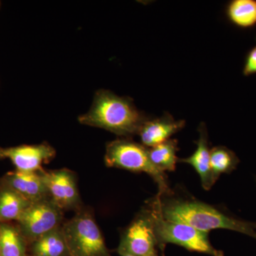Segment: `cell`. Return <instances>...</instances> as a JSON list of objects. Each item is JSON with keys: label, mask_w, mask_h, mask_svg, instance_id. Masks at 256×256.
Here are the masks:
<instances>
[{"label": "cell", "mask_w": 256, "mask_h": 256, "mask_svg": "<svg viewBox=\"0 0 256 256\" xmlns=\"http://www.w3.org/2000/svg\"><path fill=\"white\" fill-rule=\"evenodd\" d=\"M55 156L54 148L47 142L0 148V159L11 160L18 171H40L43 169L42 164L50 162Z\"/></svg>", "instance_id": "9"}, {"label": "cell", "mask_w": 256, "mask_h": 256, "mask_svg": "<svg viewBox=\"0 0 256 256\" xmlns=\"http://www.w3.org/2000/svg\"><path fill=\"white\" fill-rule=\"evenodd\" d=\"M227 15L230 21L236 26L252 28L256 24V1L234 0L228 5Z\"/></svg>", "instance_id": "18"}, {"label": "cell", "mask_w": 256, "mask_h": 256, "mask_svg": "<svg viewBox=\"0 0 256 256\" xmlns=\"http://www.w3.org/2000/svg\"><path fill=\"white\" fill-rule=\"evenodd\" d=\"M200 138L196 143V149L193 154L188 158L178 160L180 162L191 165L196 170L201 178L202 186L204 190H210L214 184L215 181L212 175L210 166V151L208 148V133L204 124L198 128Z\"/></svg>", "instance_id": "12"}, {"label": "cell", "mask_w": 256, "mask_h": 256, "mask_svg": "<svg viewBox=\"0 0 256 256\" xmlns=\"http://www.w3.org/2000/svg\"><path fill=\"white\" fill-rule=\"evenodd\" d=\"M154 201L165 220L188 224L206 233L214 229H228L256 240V222L238 220L225 214L201 202L178 200L161 202L159 197Z\"/></svg>", "instance_id": "1"}, {"label": "cell", "mask_w": 256, "mask_h": 256, "mask_svg": "<svg viewBox=\"0 0 256 256\" xmlns=\"http://www.w3.org/2000/svg\"><path fill=\"white\" fill-rule=\"evenodd\" d=\"M105 163L108 168L146 173L158 184L160 193L169 192L166 175L151 162L148 148L142 144L126 139L109 142L106 146Z\"/></svg>", "instance_id": "5"}, {"label": "cell", "mask_w": 256, "mask_h": 256, "mask_svg": "<svg viewBox=\"0 0 256 256\" xmlns=\"http://www.w3.org/2000/svg\"><path fill=\"white\" fill-rule=\"evenodd\" d=\"M31 204L14 190L0 185V224L16 222Z\"/></svg>", "instance_id": "14"}, {"label": "cell", "mask_w": 256, "mask_h": 256, "mask_svg": "<svg viewBox=\"0 0 256 256\" xmlns=\"http://www.w3.org/2000/svg\"><path fill=\"white\" fill-rule=\"evenodd\" d=\"M28 255V242L16 224H0V256Z\"/></svg>", "instance_id": "15"}, {"label": "cell", "mask_w": 256, "mask_h": 256, "mask_svg": "<svg viewBox=\"0 0 256 256\" xmlns=\"http://www.w3.org/2000/svg\"><path fill=\"white\" fill-rule=\"evenodd\" d=\"M178 140L170 139L152 148H148V156L151 162L160 171L173 172L178 161Z\"/></svg>", "instance_id": "16"}, {"label": "cell", "mask_w": 256, "mask_h": 256, "mask_svg": "<svg viewBox=\"0 0 256 256\" xmlns=\"http://www.w3.org/2000/svg\"><path fill=\"white\" fill-rule=\"evenodd\" d=\"M240 162L233 151L224 146H215L210 151V166L215 182L220 174H230Z\"/></svg>", "instance_id": "17"}, {"label": "cell", "mask_w": 256, "mask_h": 256, "mask_svg": "<svg viewBox=\"0 0 256 256\" xmlns=\"http://www.w3.org/2000/svg\"><path fill=\"white\" fill-rule=\"evenodd\" d=\"M151 214L143 210L124 230L119 246L134 256H158Z\"/></svg>", "instance_id": "8"}, {"label": "cell", "mask_w": 256, "mask_h": 256, "mask_svg": "<svg viewBox=\"0 0 256 256\" xmlns=\"http://www.w3.org/2000/svg\"><path fill=\"white\" fill-rule=\"evenodd\" d=\"M64 212L50 196L34 202L16 222L28 246L48 232L62 226Z\"/></svg>", "instance_id": "6"}, {"label": "cell", "mask_w": 256, "mask_h": 256, "mask_svg": "<svg viewBox=\"0 0 256 256\" xmlns=\"http://www.w3.org/2000/svg\"><path fill=\"white\" fill-rule=\"evenodd\" d=\"M62 228L70 256H110L90 208L82 207Z\"/></svg>", "instance_id": "4"}, {"label": "cell", "mask_w": 256, "mask_h": 256, "mask_svg": "<svg viewBox=\"0 0 256 256\" xmlns=\"http://www.w3.org/2000/svg\"><path fill=\"white\" fill-rule=\"evenodd\" d=\"M184 126V120H176L171 114L166 112L159 118L146 120L138 134L142 146L150 148L168 140Z\"/></svg>", "instance_id": "11"}, {"label": "cell", "mask_w": 256, "mask_h": 256, "mask_svg": "<svg viewBox=\"0 0 256 256\" xmlns=\"http://www.w3.org/2000/svg\"><path fill=\"white\" fill-rule=\"evenodd\" d=\"M44 169L38 172H10L0 178V185L14 190L32 203L48 197Z\"/></svg>", "instance_id": "10"}, {"label": "cell", "mask_w": 256, "mask_h": 256, "mask_svg": "<svg viewBox=\"0 0 256 256\" xmlns=\"http://www.w3.org/2000/svg\"><path fill=\"white\" fill-rule=\"evenodd\" d=\"M118 252L119 255L120 256H132V254H129L128 252H126L124 248L120 246L118 248Z\"/></svg>", "instance_id": "20"}, {"label": "cell", "mask_w": 256, "mask_h": 256, "mask_svg": "<svg viewBox=\"0 0 256 256\" xmlns=\"http://www.w3.org/2000/svg\"><path fill=\"white\" fill-rule=\"evenodd\" d=\"M28 256H31V255H28Z\"/></svg>", "instance_id": "21"}, {"label": "cell", "mask_w": 256, "mask_h": 256, "mask_svg": "<svg viewBox=\"0 0 256 256\" xmlns=\"http://www.w3.org/2000/svg\"><path fill=\"white\" fill-rule=\"evenodd\" d=\"M62 226L32 242L28 246V255L70 256Z\"/></svg>", "instance_id": "13"}, {"label": "cell", "mask_w": 256, "mask_h": 256, "mask_svg": "<svg viewBox=\"0 0 256 256\" xmlns=\"http://www.w3.org/2000/svg\"><path fill=\"white\" fill-rule=\"evenodd\" d=\"M255 74H256V45L248 54L244 68V74L246 76Z\"/></svg>", "instance_id": "19"}, {"label": "cell", "mask_w": 256, "mask_h": 256, "mask_svg": "<svg viewBox=\"0 0 256 256\" xmlns=\"http://www.w3.org/2000/svg\"><path fill=\"white\" fill-rule=\"evenodd\" d=\"M133 104L132 100L120 97L114 92L100 90L87 114L79 116L80 124L102 128L122 137L138 134L148 120Z\"/></svg>", "instance_id": "2"}, {"label": "cell", "mask_w": 256, "mask_h": 256, "mask_svg": "<svg viewBox=\"0 0 256 256\" xmlns=\"http://www.w3.org/2000/svg\"><path fill=\"white\" fill-rule=\"evenodd\" d=\"M153 230L156 244L164 247L172 244L191 252H202L210 256H224L223 252L216 249L208 240V233L201 232L188 224L172 222L163 218L156 201L150 208Z\"/></svg>", "instance_id": "3"}, {"label": "cell", "mask_w": 256, "mask_h": 256, "mask_svg": "<svg viewBox=\"0 0 256 256\" xmlns=\"http://www.w3.org/2000/svg\"><path fill=\"white\" fill-rule=\"evenodd\" d=\"M48 196L56 204L66 210L78 212L82 208L75 173L68 169L43 170Z\"/></svg>", "instance_id": "7"}]
</instances>
